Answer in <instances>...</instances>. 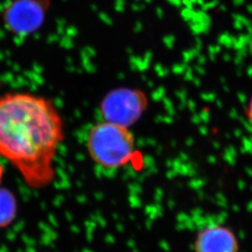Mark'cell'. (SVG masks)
Instances as JSON below:
<instances>
[{
    "label": "cell",
    "mask_w": 252,
    "mask_h": 252,
    "mask_svg": "<svg viewBox=\"0 0 252 252\" xmlns=\"http://www.w3.org/2000/svg\"><path fill=\"white\" fill-rule=\"evenodd\" d=\"M194 252H238L237 236L229 227L211 224L199 231L193 243Z\"/></svg>",
    "instance_id": "obj_4"
},
{
    "label": "cell",
    "mask_w": 252,
    "mask_h": 252,
    "mask_svg": "<svg viewBox=\"0 0 252 252\" xmlns=\"http://www.w3.org/2000/svg\"></svg>",
    "instance_id": "obj_9"
},
{
    "label": "cell",
    "mask_w": 252,
    "mask_h": 252,
    "mask_svg": "<svg viewBox=\"0 0 252 252\" xmlns=\"http://www.w3.org/2000/svg\"><path fill=\"white\" fill-rule=\"evenodd\" d=\"M44 15L40 0H17L6 10V24L16 33L30 32L38 27Z\"/></svg>",
    "instance_id": "obj_5"
},
{
    "label": "cell",
    "mask_w": 252,
    "mask_h": 252,
    "mask_svg": "<svg viewBox=\"0 0 252 252\" xmlns=\"http://www.w3.org/2000/svg\"><path fill=\"white\" fill-rule=\"evenodd\" d=\"M86 148L95 164L103 169L115 170L133 159L136 145L130 128L103 121L91 127Z\"/></svg>",
    "instance_id": "obj_2"
},
{
    "label": "cell",
    "mask_w": 252,
    "mask_h": 252,
    "mask_svg": "<svg viewBox=\"0 0 252 252\" xmlns=\"http://www.w3.org/2000/svg\"><path fill=\"white\" fill-rule=\"evenodd\" d=\"M4 173H5V169H4L3 165H2L1 163H0V184H1L2 180H3V177H4Z\"/></svg>",
    "instance_id": "obj_8"
},
{
    "label": "cell",
    "mask_w": 252,
    "mask_h": 252,
    "mask_svg": "<svg viewBox=\"0 0 252 252\" xmlns=\"http://www.w3.org/2000/svg\"><path fill=\"white\" fill-rule=\"evenodd\" d=\"M17 203L9 189L0 188V228L9 226L16 217Z\"/></svg>",
    "instance_id": "obj_6"
},
{
    "label": "cell",
    "mask_w": 252,
    "mask_h": 252,
    "mask_svg": "<svg viewBox=\"0 0 252 252\" xmlns=\"http://www.w3.org/2000/svg\"><path fill=\"white\" fill-rule=\"evenodd\" d=\"M148 106V96L143 91L122 87L104 96L100 113L103 121L130 128L140 120Z\"/></svg>",
    "instance_id": "obj_3"
},
{
    "label": "cell",
    "mask_w": 252,
    "mask_h": 252,
    "mask_svg": "<svg viewBox=\"0 0 252 252\" xmlns=\"http://www.w3.org/2000/svg\"><path fill=\"white\" fill-rule=\"evenodd\" d=\"M246 115L248 117L249 122L252 125V98L249 101L248 107H247V109H246Z\"/></svg>",
    "instance_id": "obj_7"
},
{
    "label": "cell",
    "mask_w": 252,
    "mask_h": 252,
    "mask_svg": "<svg viewBox=\"0 0 252 252\" xmlns=\"http://www.w3.org/2000/svg\"><path fill=\"white\" fill-rule=\"evenodd\" d=\"M64 125L54 102L27 92L0 95V156L31 189L50 186Z\"/></svg>",
    "instance_id": "obj_1"
}]
</instances>
